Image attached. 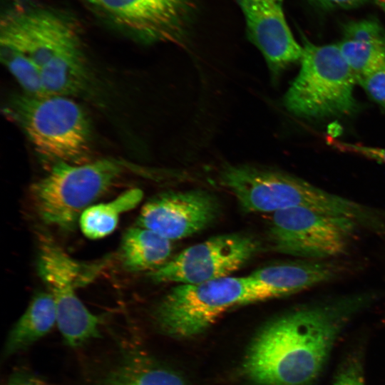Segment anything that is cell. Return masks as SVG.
Wrapping results in <instances>:
<instances>
[{"label": "cell", "mask_w": 385, "mask_h": 385, "mask_svg": "<svg viewBox=\"0 0 385 385\" xmlns=\"http://www.w3.org/2000/svg\"><path fill=\"white\" fill-rule=\"evenodd\" d=\"M124 168L120 160L110 158L54 163L30 187L34 210L44 223L72 230L82 212L115 183Z\"/></svg>", "instance_id": "5b68a950"}, {"label": "cell", "mask_w": 385, "mask_h": 385, "mask_svg": "<svg viewBox=\"0 0 385 385\" xmlns=\"http://www.w3.org/2000/svg\"><path fill=\"white\" fill-rule=\"evenodd\" d=\"M354 294L318 302L270 321L253 339L242 364L257 385H310L347 323L371 302Z\"/></svg>", "instance_id": "6da1fadb"}, {"label": "cell", "mask_w": 385, "mask_h": 385, "mask_svg": "<svg viewBox=\"0 0 385 385\" xmlns=\"http://www.w3.org/2000/svg\"><path fill=\"white\" fill-rule=\"evenodd\" d=\"M369 96L385 108V63L357 79Z\"/></svg>", "instance_id": "ffe728a7"}, {"label": "cell", "mask_w": 385, "mask_h": 385, "mask_svg": "<svg viewBox=\"0 0 385 385\" xmlns=\"http://www.w3.org/2000/svg\"><path fill=\"white\" fill-rule=\"evenodd\" d=\"M173 250L171 240L136 225L127 230L121 240L120 260L127 271L149 272L167 262Z\"/></svg>", "instance_id": "9a60e30c"}, {"label": "cell", "mask_w": 385, "mask_h": 385, "mask_svg": "<svg viewBox=\"0 0 385 385\" xmlns=\"http://www.w3.org/2000/svg\"><path fill=\"white\" fill-rule=\"evenodd\" d=\"M220 212V203L209 191L170 190L155 195L144 204L137 226L173 241L206 229L217 220Z\"/></svg>", "instance_id": "7c38bea8"}, {"label": "cell", "mask_w": 385, "mask_h": 385, "mask_svg": "<svg viewBox=\"0 0 385 385\" xmlns=\"http://www.w3.org/2000/svg\"><path fill=\"white\" fill-rule=\"evenodd\" d=\"M220 180L247 212L274 213L288 208L306 207L346 216L360 222L369 215V207L361 203L274 168L230 165L220 171Z\"/></svg>", "instance_id": "3957f363"}, {"label": "cell", "mask_w": 385, "mask_h": 385, "mask_svg": "<svg viewBox=\"0 0 385 385\" xmlns=\"http://www.w3.org/2000/svg\"><path fill=\"white\" fill-rule=\"evenodd\" d=\"M142 198L143 191L132 188L108 202L91 205L78 220L82 232L93 240L110 235L116 228L120 215L135 208Z\"/></svg>", "instance_id": "ac0fdd59"}, {"label": "cell", "mask_w": 385, "mask_h": 385, "mask_svg": "<svg viewBox=\"0 0 385 385\" xmlns=\"http://www.w3.org/2000/svg\"><path fill=\"white\" fill-rule=\"evenodd\" d=\"M245 277H226L197 284H178L160 301L154 311L158 327L180 338L196 336L229 309L240 306Z\"/></svg>", "instance_id": "9c48e42d"}, {"label": "cell", "mask_w": 385, "mask_h": 385, "mask_svg": "<svg viewBox=\"0 0 385 385\" xmlns=\"http://www.w3.org/2000/svg\"><path fill=\"white\" fill-rule=\"evenodd\" d=\"M374 1L385 11V0H374Z\"/></svg>", "instance_id": "d4e9b609"}, {"label": "cell", "mask_w": 385, "mask_h": 385, "mask_svg": "<svg viewBox=\"0 0 385 385\" xmlns=\"http://www.w3.org/2000/svg\"><path fill=\"white\" fill-rule=\"evenodd\" d=\"M0 34L28 53L46 94L74 98L89 88L91 72L80 32L68 17L48 9L22 11L1 20Z\"/></svg>", "instance_id": "7a4b0ae2"}, {"label": "cell", "mask_w": 385, "mask_h": 385, "mask_svg": "<svg viewBox=\"0 0 385 385\" xmlns=\"http://www.w3.org/2000/svg\"><path fill=\"white\" fill-rule=\"evenodd\" d=\"M338 46L356 81L385 63V39L356 41L343 38Z\"/></svg>", "instance_id": "d6986e66"}, {"label": "cell", "mask_w": 385, "mask_h": 385, "mask_svg": "<svg viewBox=\"0 0 385 385\" xmlns=\"http://www.w3.org/2000/svg\"><path fill=\"white\" fill-rule=\"evenodd\" d=\"M333 385H365L359 364L352 361L346 365L337 376Z\"/></svg>", "instance_id": "7402d4cb"}, {"label": "cell", "mask_w": 385, "mask_h": 385, "mask_svg": "<svg viewBox=\"0 0 385 385\" xmlns=\"http://www.w3.org/2000/svg\"><path fill=\"white\" fill-rule=\"evenodd\" d=\"M302 38L301 67L284 95L286 108L308 119L354 113L358 108L353 93L356 79L338 43L318 46Z\"/></svg>", "instance_id": "8992f818"}, {"label": "cell", "mask_w": 385, "mask_h": 385, "mask_svg": "<svg viewBox=\"0 0 385 385\" xmlns=\"http://www.w3.org/2000/svg\"><path fill=\"white\" fill-rule=\"evenodd\" d=\"M56 324V311L48 292L36 294L14 325L4 346V356L23 351L46 336Z\"/></svg>", "instance_id": "2e32d148"}, {"label": "cell", "mask_w": 385, "mask_h": 385, "mask_svg": "<svg viewBox=\"0 0 385 385\" xmlns=\"http://www.w3.org/2000/svg\"><path fill=\"white\" fill-rule=\"evenodd\" d=\"M361 227L346 216L293 207L272 213L268 240L274 252L307 260H329L347 251Z\"/></svg>", "instance_id": "ba28073f"}, {"label": "cell", "mask_w": 385, "mask_h": 385, "mask_svg": "<svg viewBox=\"0 0 385 385\" xmlns=\"http://www.w3.org/2000/svg\"><path fill=\"white\" fill-rule=\"evenodd\" d=\"M314 5L324 9H349L364 4L366 0H309Z\"/></svg>", "instance_id": "cb8c5ba5"}, {"label": "cell", "mask_w": 385, "mask_h": 385, "mask_svg": "<svg viewBox=\"0 0 385 385\" xmlns=\"http://www.w3.org/2000/svg\"><path fill=\"white\" fill-rule=\"evenodd\" d=\"M328 143L342 152L360 155L385 164V148L366 146L328 138Z\"/></svg>", "instance_id": "44dd1931"}, {"label": "cell", "mask_w": 385, "mask_h": 385, "mask_svg": "<svg viewBox=\"0 0 385 385\" xmlns=\"http://www.w3.org/2000/svg\"><path fill=\"white\" fill-rule=\"evenodd\" d=\"M96 14L146 43L184 36L190 0H82Z\"/></svg>", "instance_id": "8fae6325"}, {"label": "cell", "mask_w": 385, "mask_h": 385, "mask_svg": "<svg viewBox=\"0 0 385 385\" xmlns=\"http://www.w3.org/2000/svg\"><path fill=\"white\" fill-rule=\"evenodd\" d=\"M7 385H51L40 376L27 371H17L12 374Z\"/></svg>", "instance_id": "603a6c76"}, {"label": "cell", "mask_w": 385, "mask_h": 385, "mask_svg": "<svg viewBox=\"0 0 385 385\" xmlns=\"http://www.w3.org/2000/svg\"><path fill=\"white\" fill-rule=\"evenodd\" d=\"M342 267L330 260H298L264 267L245 277L241 305L282 297L329 282Z\"/></svg>", "instance_id": "5bb4252c"}, {"label": "cell", "mask_w": 385, "mask_h": 385, "mask_svg": "<svg viewBox=\"0 0 385 385\" xmlns=\"http://www.w3.org/2000/svg\"><path fill=\"white\" fill-rule=\"evenodd\" d=\"M96 385H185L175 373L152 364L138 354L120 361Z\"/></svg>", "instance_id": "e0dca14e"}, {"label": "cell", "mask_w": 385, "mask_h": 385, "mask_svg": "<svg viewBox=\"0 0 385 385\" xmlns=\"http://www.w3.org/2000/svg\"><path fill=\"white\" fill-rule=\"evenodd\" d=\"M4 113L51 165L89 161L92 129L88 115L73 98L23 93L9 101Z\"/></svg>", "instance_id": "277c9868"}, {"label": "cell", "mask_w": 385, "mask_h": 385, "mask_svg": "<svg viewBox=\"0 0 385 385\" xmlns=\"http://www.w3.org/2000/svg\"><path fill=\"white\" fill-rule=\"evenodd\" d=\"M259 241L242 233L216 235L187 247L148 275L154 282L197 284L229 277L260 250Z\"/></svg>", "instance_id": "30bf717a"}, {"label": "cell", "mask_w": 385, "mask_h": 385, "mask_svg": "<svg viewBox=\"0 0 385 385\" xmlns=\"http://www.w3.org/2000/svg\"><path fill=\"white\" fill-rule=\"evenodd\" d=\"M98 267L71 258L48 237L40 240L37 270L53 297L56 324L70 347H80L100 336L101 318L91 313L76 293L78 287L92 280Z\"/></svg>", "instance_id": "52a82bcc"}, {"label": "cell", "mask_w": 385, "mask_h": 385, "mask_svg": "<svg viewBox=\"0 0 385 385\" xmlns=\"http://www.w3.org/2000/svg\"><path fill=\"white\" fill-rule=\"evenodd\" d=\"M247 24L251 42L260 50L272 78L300 61L303 47L289 27L283 0H237Z\"/></svg>", "instance_id": "4fadbf2b"}]
</instances>
